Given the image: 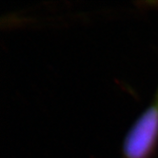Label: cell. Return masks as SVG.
<instances>
[{
    "mask_svg": "<svg viewBox=\"0 0 158 158\" xmlns=\"http://www.w3.org/2000/svg\"><path fill=\"white\" fill-rule=\"evenodd\" d=\"M152 109L155 110L156 111H158V93L156 94V96L154 97V101H153V103L150 106Z\"/></svg>",
    "mask_w": 158,
    "mask_h": 158,
    "instance_id": "1",
    "label": "cell"
}]
</instances>
